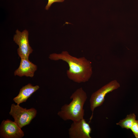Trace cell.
I'll return each mask as SVG.
<instances>
[{
    "label": "cell",
    "mask_w": 138,
    "mask_h": 138,
    "mask_svg": "<svg viewBox=\"0 0 138 138\" xmlns=\"http://www.w3.org/2000/svg\"><path fill=\"white\" fill-rule=\"evenodd\" d=\"M21 59L19 66L14 72L15 76L32 77L37 70V65L30 62L28 59Z\"/></svg>",
    "instance_id": "cell-8"
},
{
    "label": "cell",
    "mask_w": 138,
    "mask_h": 138,
    "mask_svg": "<svg viewBox=\"0 0 138 138\" xmlns=\"http://www.w3.org/2000/svg\"><path fill=\"white\" fill-rule=\"evenodd\" d=\"M0 137L4 138H21L24 132L15 122L9 119L3 120L0 127Z\"/></svg>",
    "instance_id": "cell-7"
},
{
    "label": "cell",
    "mask_w": 138,
    "mask_h": 138,
    "mask_svg": "<svg viewBox=\"0 0 138 138\" xmlns=\"http://www.w3.org/2000/svg\"><path fill=\"white\" fill-rule=\"evenodd\" d=\"M39 88V86H33L29 83L22 87L20 89L18 95L14 98L13 101L17 104L26 102L28 99Z\"/></svg>",
    "instance_id": "cell-9"
},
{
    "label": "cell",
    "mask_w": 138,
    "mask_h": 138,
    "mask_svg": "<svg viewBox=\"0 0 138 138\" xmlns=\"http://www.w3.org/2000/svg\"><path fill=\"white\" fill-rule=\"evenodd\" d=\"M37 113V111L34 108L27 109L19 105L14 103L12 105L9 112V114L14 119V121L21 128L29 124Z\"/></svg>",
    "instance_id": "cell-3"
},
{
    "label": "cell",
    "mask_w": 138,
    "mask_h": 138,
    "mask_svg": "<svg viewBox=\"0 0 138 138\" xmlns=\"http://www.w3.org/2000/svg\"><path fill=\"white\" fill-rule=\"evenodd\" d=\"M120 86L119 83L117 80H113L103 86L92 94L89 100L90 109L92 112L90 119V120L92 118L94 109L102 105L107 94L117 89Z\"/></svg>",
    "instance_id": "cell-4"
},
{
    "label": "cell",
    "mask_w": 138,
    "mask_h": 138,
    "mask_svg": "<svg viewBox=\"0 0 138 138\" xmlns=\"http://www.w3.org/2000/svg\"><path fill=\"white\" fill-rule=\"evenodd\" d=\"M130 129L135 137L138 138V120H136L132 125Z\"/></svg>",
    "instance_id": "cell-11"
},
{
    "label": "cell",
    "mask_w": 138,
    "mask_h": 138,
    "mask_svg": "<svg viewBox=\"0 0 138 138\" xmlns=\"http://www.w3.org/2000/svg\"><path fill=\"white\" fill-rule=\"evenodd\" d=\"M136 116L134 113L130 114L127 115L125 118L120 120L116 124L120 126L122 128L130 129L136 121Z\"/></svg>",
    "instance_id": "cell-10"
},
{
    "label": "cell",
    "mask_w": 138,
    "mask_h": 138,
    "mask_svg": "<svg viewBox=\"0 0 138 138\" xmlns=\"http://www.w3.org/2000/svg\"><path fill=\"white\" fill-rule=\"evenodd\" d=\"M65 0H48V3L45 7V9L48 10L51 5L55 2H62Z\"/></svg>",
    "instance_id": "cell-12"
},
{
    "label": "cell",
    "mask_w": 138,
    "mask_h": 138,
    "mask_svg": "<svg viewBox=\"0 0 138 138\" xmlns=\"http://www.w3.org/2000/svg\"><path fill=\"white\" fill-rule=\"evenodd\" d=\"M49 58L52 60H61L66 62L69 68L66 71L70 79L78 83L88 81L93 73L91 63L84 57H77L72 56L67 51H63L60 53L50 54Z\"/></svg>",
    "instance_id": "cell-1"
},
{
    "label": "cell",
    "mask_w": 138,
    "mask_h": 138,
    "mask_svg": "<svg viewBox=\"0 0 138 138\" xmlns=\"http://www.w3.org/2000/svg\"><path fill=\"white\" fill-rule=\"evenodd\" d=\"M68 129L70 138H91V129L89 124L84 118L73 122Z\"/></svg>",
    "instance_id": "cell-6"
},
{
    "label": "cell",
    "mask_w": 138,
    "mask_h": 138,
    "mask_svg": "<svg viewBox=\"0 0 138 138\" xmlns=\"http://www.w3.org/2000/svg\"><path fill=\"white\" fill-rule=\"evenodd\" d=\"M13 37V40L19 46L17 53L21 58L28 59L33 49L29 44L28 31L25 29L21 32L17 29Z\"/></svg>",
    "instance_id": "cell-5"
},
{
    "label": "cell",
    "mask_w": 138,
    "mask_h": 138,
    "mask_svg": "<svg viewBox=\"0 0 138 138\" xmlns=\"http://www.w3.org/2000/svg\"><path fill=\"white\" fill-rule=\"evenodd\" d=\"M87 98L86 93L82 87L77 89L70 97L71 101L62 106L57 115L64 121L71 120L75 122L82 119L84 115V106Z\"/></svg>",
    "instance_id": "cell-2"
}]
</instances>
